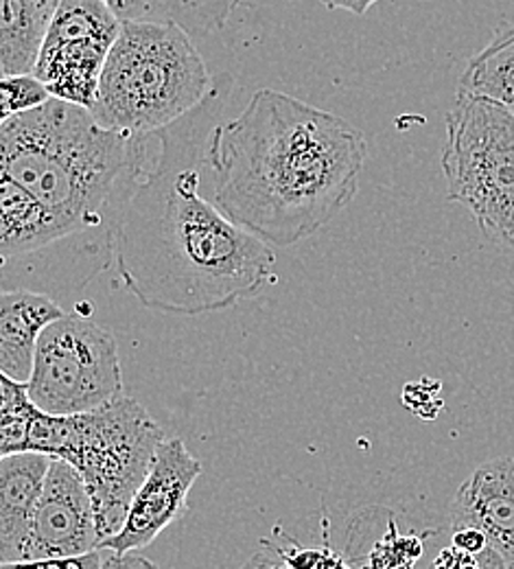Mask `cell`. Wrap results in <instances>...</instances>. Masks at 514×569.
<instances>
[{"instance_id":"obj_1","label":"cell","mask_w":514,"mask_h":569,"mask_svg":"<svg viewBox=\"0 0 514 569\" xmlns=\"http://www.w3.org/2000/svg\"><path fill=\"white\" fill-rule=\"evenodd\" d=\"M232 77L153 137L158 151L121 217L114 261L128 291L151 311L204 316L256 296L274 274L270 243L234 223L202 193V169Z\"/></svg>"},{"instance_id":"obj_2","label":"cell","mask_w":514,"mask_h":569,"mask_svg":"<svg viewBox=\"0 0 514 569\" xmlns=\"http://www.w3.org/2000/svg\"><path fill=\"white\" fill-rule=\"evenodd\" d=\"M364 134L346 119L263 88L206 149L213 202L272 248L322 230L357 196Z\"/></svg>"},{"instance_id":"obj_3","label":"cell","mask_w":514,"mask_h":569,"mask_svg":"<svg viewBox=\"0 0 514 569\" xmlns=\"http://www.w3.org/2000/svg\"><path fill=\"white\" fill-rule=\"evenodd\" d=\"M153 134L105 128L53 97L0 126V176L24 187L74 241L114 259V239L151 164Z\"/></svg>"},{"instance_id":"obj_4","label":"cell","mask_w":514,"mask_h":569,"mask_svg":"<svg viewBox=\"0 0 514 569\" xmlns=\"http://www.w3.org/2000/svg\"><path fill=\"white\" fill-rule=\"evenodd\" d=\"M164 438V429L145 406L119 395L77 415H51L36 406L27 451L73 465L92 499L99 539L105 541L123 528L130 503Z\"/></svg>"},{"instance_id":"obj_5","label":"cell","mask_w":514,"mask_h":569,"mask_svg":"<svg viewBox=\"0 0 514 569\" xmlns=\"http://www.w3.org/2000/svg\"><path fill=\"white\" fill-rule=\"evenodd\" d=\"M215 88L193 36L178 24L123 22L90 108L105 128L155 134L200 108Z\"/></svg>"},{"instance_id":"obj_6","label":"cell","mask_w":514,"mask_h":569,"mask_svg":"<svg viewBox=\"0 0 514 569\" xmlns=\"http://www.w3.org/2000/svg\"><path fill=\"white\" fill-rule=\"evenodd\" d=\"M442 173L449 200L468 209L491 241L514 250V112L457 92L446 114Z\"/></svg>"},{"instance_id":"obj_7","label":"cell","mask_w":514,"mask_h":569,"mask_svg":"<svg viewBox=\"0 0 514 569\" xmlns=\"http://www.w3.org/2000/svg\"><path fill=\"white\" fill-rule=\"evenodd\" d=\"M29 395L51 415L94 410L123 395V370L114 336L85 313H64L38 342Z\"/></svg>"},{"instance_id":"obj_8","label":"cell","mask_w":514,"mask_h":569,"mask_svg":"<svg viewBox=\"0 0 514 569\" xmlns=\"http://www.w3.org/2000/svg\"><path fill=\"white\" fill-rule=\"evenodd\" d=\"M121 27L105 0H62L33 72L53 97L92 108Z\"/></svg>"},{"instance_id":"obj_9","label":"cell","mask_w":514,"mask_h":569,"mask_svg":"<svg viewBox=\"0 0 514 569\" xmlns=\"http://www.w3.org/2000/svg\"><path fill=\"white\" fill-rule=\"evenodd\" d=\"M99 528L88 487L71 462L53 458L36 503L22 557L11 568L81 557L99 548Z\"/></svg>"},{"instance_id":"obj_10","label":"cell","mask_w":514,"mask_h":569,"mask_svg":"<svg viewBox=\"0 0 514 569\" xmlns=\"http://www.w3.org/2000/svg\"><path fill=\"white\" fill-rule=\"evenodd\" d=\"M202 462L187 449L180 438H164L153 456L145 482L130 503L123 528L101 541L117 552H139L162 535L187 510V498L198 478Z\"/></svg>"},{"instance_id":"obj_11","label":"cell","mask_w":514,"mask_h":569,"mask_svg":"<svg viewBox=\"0 0 514 569\" xmlns=\"http://www.w3.org/2000/svg\"><path fill=\"white\" fill-rule=\"evenodd\" d=\"M475 526L488 537L486 569H514V458L480 465L451 503V528Z\"/></svg>"},{"instance_id":"obj_12","label":"cell","mask_w":514,"mask_h":569,"mask_svg":"<svg viewBox=\"0 0 514 569\" xmlns=\"http://www.w3.org/2000/svg\"><path fill=\"white\" fill-rule=\"evenodd\" d=\"M53 456L18 451L0 456V568L16 566L29 535L36 503L47 482Z\"/></svg>"},{"instance_id":"obj_13","label":"cell","mask_w":514,"mask_h":569,"mask_svg":"<svg viewBox=\"0 0 514 569\" xmlns=\"http://www.w3.org/2000/svg\"><path fill=\"white\" fill-rule=\"evenodd\" d=\"M64 313L53 296L31 289H2L0 370L16 381H29L42 331Z\"/></svg>"},{"instance_id":"obj_14","label":"cell","mask_w":514,"mask_h":569,"mask_svg":"<svg viewBox=\"0 0 514 569\" xmlns=\"http://www.w3.org/2000/svg\"><path fill=\"white\" fill-rule=\"evenodd\" d=\"M60 2L62 0H0L2 74L36 71Z\"/></svg>"},{"instance_id":"obj_15","label":"cell","mask_w":514,"mask_h":569,"mask_svg":"<svg viewBox=\"0 0 514 569\" xmlns=\"http://www.w3.org/2000/svg\"><path fill=\"white\" fill-rule=\"evenodd\" d=\"M123 20L178 24L191 36L223 29L243 0H105Z\"/></svg>"},{"instance_id":"obj_16","label":"cell","mask_w":514,"mask_h":569,"mask_svg":"<svg viewBox=\"0 0 514 569\" xmlns=\"http://www.w3.org/2000/svg\"><path fill=\"white\" fill-rule=\"evenodd\" d=\"M457 92L491 99L514 112V24L471 58L460 74Z\"/></svg>"},{"instance_id":"obj_17","label":"cell","mask_w":514,"mask_h":569,"mask_svg":"<svg viewBox=\"0 0 514 569\" xmlns=\"http://www.w3.org/2000/svg\"><path fill=\"white\" fill-rule=\"evenodd\" d=\"M0 399V456L27 451L29 427L36 410L27 381H16L2 372Z\"/></svg>"},{"instance_id":"obj_18","label":"cell","mask_w":514,"mask_h":569,"mask_svg":"<svg viewBox=\"0 0 514 569\" xmlns=\"http://www.w3.org/2000/svg\"><path fill=\"white\" fill-rule=\"evenodd\" d=\"M53 94L49 86L36 72L2 74L0 83V119L36 110L51 101Z\"/></svg>"},{"instance_id":"obj_19","label":"cell","mask_w":514,"mask_h":569,"mask_svg":"<svg viewBox=\"0 0 514 569\" xmlns=\"http://www.w3.org/2000/svg\"><path fill=\"white\" fill-rule=\"evenodd\" d=\"M423 557V541L414 535H399L396 523L390 521V532L383 537L370 552L366 566L370 568H394V566H414Z\"/></svg>"},{"instance_id":"obj_20","label":"cell","mask_w":514,"mask_h":569,"mask_svg":"<svg viewBox=\"0 0 514 569\" xmlns=\"http://www.w3.org/2000/svg\"><path fill=\"white\" fill-rule=\"evenodd\" d=\"M434 566H436V568L449 569L477 568V561H475L471 555L457 550L455 546H449V548H444L441 555L434 559Z\"/></svg>"},{"instance_id":"obj_21","label":"cell","mask_w":514,"mask_h":569,"mask_svg":"<svg viewBox=\"0 0 514 569\" xmlns=\"http://www.w3.org/2000/svg\"><path fill=\"white\" fill-rule=\"evenodd\" d=\"M326 9H342V11H351L355 16H364L367 9L379 2V0H320Z\"/></svg>"}]
</instances>
